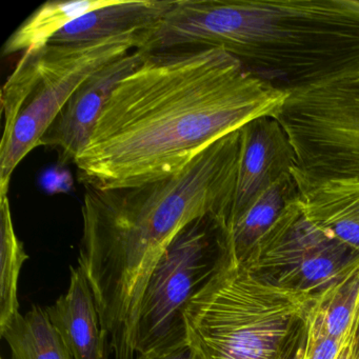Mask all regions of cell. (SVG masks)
<instances>
[{
  "label": "cell",
  "mask_w": 359,
  "mask_h": 359,
  "mask_svg": "<svg viewBox=\"0 0 359 359\" xmlns=\"http://www.w3.org/2000/svg\"><path fill=\"white\" fill-rule=\"evenodd\" d=\"M115 0H67L48 1L33 12L13 34L7 39L3 48V55L24 53L27 50L48 45L52 37L81 16L108 7Z\"/></svg>",
  "instance_id": "14"
},
{
  "label": "cell",
  "mask_w": 359,
  "mask_h": 359,
  "mask_svg": "<svg viewBox=\"0 0 359 359\" xmlns=\"http://www.w3.org/2000/svg\"><path fill=\"white\" fill-rule=\"evenodd\" d=\"M334 147L344 173L358 177L359 83L351 86L340 100L334 123Z\"/></svg>",
  "instance_id": "18"
},
{
  "label": "cell",
  "mask_w": 359,
  "mask_h": 359,
  "mask_svg": "<svg viewBox=\"0 0 359 359\" xmlns=\"http://www.w3.org/2000/svg\"><path fill=\"white\" fill-rule=\"evenodd\" d=\"M306 337H308V325L304 330L299 337L294 342L293 346L290 348L289 352L283 359H302L304 358V351H306Z\"/></svg>",
  "instance_id": "21"
},
{
  "label": "cell",
  "mask_w": 359,
  "mask_h": 359,
  "mask_svg": "<svg viewBox=\"0 0 359 359\" xmlns=\"http://www.w3.org/2000/svg\"><path fill=\"white\" fill-rule=\"evenodd\" d=\"M287 95L219 48L146 53L75 159L79 180L110 190L169 177L249 121L274 116Z\"/></svg>",
  "instance_id": "1"
},
{
  "label": "cell",
  "mask_w": 359,
  "mask_h": 359,
  "mask_svg": "<svg viewBox=\"0 0 359 359\" xmlns=\"http://www.w3.org/2000/svg\"><path fill=\"white\" fill-rule=\"evenodd\" d=\"M344 341L317 335L308 330L306 351L302 359H336Z\"/></svg>",
  "instance_id": "19"
},
{
  "label": "cell",
  "mask_w": 359,
  "mask_h": 359,
  "mask_svg": "<svg viewBox=\"0 0 359 359\" xmlns=\"http://www.w3.org/2000/svg\"><path fill=\"white\" fill-rule=\"evenodd\" d=\"M70 271L68 291L46 309L50 320L73 359H108V339L93 292L79 266H71Z\"/></svg>",
  "instance_id": "10"
},
{
  "label": "cell",
  "mask_w": 359,
  "mask_h": 359,
  "mask_svg": "<svg viewBox=\"0 0 359 359\" xmlns=\"http://www.w3.org/2000/svg\"><path fill=\"white\" fill-rule=\"evenodd\" d=\"M299 203L311 222L359 253V177L308 184Z\"/></svg>",
  "instance_id": "12"
},
{
  "label": "cell",
  "mask_w": 359,
  "mask_h": 359,
  "mask_svg": "<svg viewBox=\"0 0 359 359\" xmlns=\"http://www.w3.org/2000/svg\"><path fill=\"white\" fill-rule=\"evenodd\" d=\"M315 300L264 283L229 257L189 302L187 338L195 359H283Z\"/></svg>",
  "instance_id": "4"
},
{
  "label": "cell",
  "mask_w": 359,
  "mask_h": 359,
  "mask_svg": "<svg viewBox=\"0 0 359 359\" xmlns=\"http://www.w3.org/2000/svg\"><path fill=\"white\" fill-rule=\"evenodd\" d=\"M241 266L264 283L317 298L359 271V253L285 207Z\"/></svg>",
  "instance_id": "7"
},
{
  "label": "cell",
  "mask_w": 359,
  "mask_h": 359,
  "mask_svg": "<svg viewBox=\"0 0 359 359\" xmlns=\"http://www.w3.org/2000/svg\"><path fill=\"white\" fill-rule=\"evenodd\" d=\"M144 55L146 52L135 50L86 79L56 115L39 146L55 151L62 165L74 163L89 142L102 109L115 88L142 62Z\"/></svg>",
  "instance_id": "8"
},
{
  "label": "cell",
  "mask_w": 359,
  "mask_h": 359,
  "mask_svg": "<svg viewBox=\"0 0 359 359\" xmlns=\"http://www.w3.org/2000/svg\"><path fill=\"white\" fill-rule=\"evenodd\" d=\"M359 304V271L315 300L308 330L342 341L348 335Z\"/></svg>",
  "instance_id": "17"
},
{
  "label": "cell",
  "mask_w": 359,
  "mask_h": 359,
  "mask_svg": "<svg viewBox=\"0 0 359 359\" xmlns=\"http://www.w3.org/2000/svg\"><path fill=\"white\" fill-rule=\"evenodd\" d=\"M135 359H195L189 342L138 354Z\"/></svg>",
  "instance_id": "20"
},
{
  "label": "cell",
  "mask_w": 359,
  "mask_h": 359,
  "mask_svg": "<svg viewBox=\"0 0 359 359\" xmlns=\"http://www.w3.org/2000/svg\"><path fill=\"white\" fill-rule=\"evenodd\" d=\"M239 130L184 170L142 186L86 188L79 266L115 359H135L140 306L149 278L172 241L208 215L228 222L238 171Z\"/></svg>",
  "instance_id": "2"
},
{
  "label": "cell",
  "mask_w": 359,
  "mask_h": 359,
  "mask_svg": "<svg viewBox=\"0 0 359 359\" xmlns=\"http://www.w3.org/2000/svg\"><path fill=\"white\" fill-rule=\"evenodd\" d=\"M239 135L241 150L236 187L226 228L247 210L260 193L279 178L291 174L296 163L293 144L274 116H262L249 121L239 129Z\"/></svg>",
  "instance_id": "9"
},
{
  "label": "cell",
  "mask_w": 359,
  "mask_h": 359,
  "mask_svg": "<svg viewBox=\"0 0 359 359\" xmlns=\"http://www.w3.org/2000/svg\"><path fill=\"white\" fill-rule=\"evenodd\" d=\"M336 359H352V329L344 341L342 342L341 348H340Z\"/></svg>",
  "instance_id": "23"
},
{
  "label": "cell",
  "mask_w": 359,
  "mask_h": 359,
  "mask_svg": "<svg viewBox=\"0 0 359 359\" xmlns=\"http://www.w3.org/2000/svg\"><path fill=\"white\" fill-rule=\"evenodd\" d=\"M352 359H359V304L352 327Z\"/></svg>",
  "instance_id": "22"
},
{
  "label": "cell",
  "mask_w": 359,
  "mask_h": 359,
  "mask_svg": "<svg viewBox=\"0 0 359 359\" xmlns=\"http://www.w3.org/2000/svg\"><path fill=\"white\" fill-rule=\"evenodd\" d=\"M29 255L14 229L9 196L0 198V332L20 314L18 280Z\"/></svg>",
  "instance_id": "16"
},
{
  "label": "cell",
  "mask_w": 359,
  "mask_h": 359,
  "mask_svg": "<svg viewBox=\"0 0 359 359\" xmlns=\"http://www.w3.org/2000/svg\"><path fill=\"white\" fill-rule=\"evenodd\" d=\"M224 222L198 218L174 238L147 283L136 333V353L188 342L184 312L193 297L228 262Z\"/></svg>",
  "instance_id": "6"
},
{
  "label": "cell",
  "mask_w": 359,
  "mask_h": 359,
  "mask_svg": "<svg viewBox=\"0 0 359 359\" xmlns=\"http://www.w3.org/2000/svg\"><path fill=\"white\" fill-rule=\"evenodd\" d=\"M213 48L287 92L359 75V0H177L138 50Z\"/></svg>",
  "instance_id": "3"
},
{
  "label": "cell",
  "mask_w": 359,
  "mask_h": 359,
  "mask_svg": "<svg viewBox=\"0 0 359 359\" xmlns=\"http://www.w3.org/2000/svg\"><path fill=\"white\" fill-rule=\"evenodd\" d=\"M137 34L83 45L27 50L1 90L4 135L0 147V198L20 161L39 147L43 134L77 88L110 62L138 50Z\"/></svg>",
  "instance_id": "5"
},
{
  "label": "cell",
  "mask_w": 359,
  "mask_h": 359,
  "mask_svg": "<svg viewBox=\"0 0 359 359\" xmlns=\"http://www.w3.org/2000/svg\"><path fill=\"white\" fill-rule=\"evenodd\" d=\"M0 335L11 348L12 359H73L47 310L39 306L20 313Z\"/></svg>",
  "instance_id": "15"
},
{
  "label": "cell",
  "mask_w": 359,
  "mask_h": 359,
  "mask_svg": "<svg viewBox=\"0 0 359 359\" xmlns=\"http://www.w3.org/2000/svg\"><path fill=\"white\" fill-rule=\"evenodd\" d=\"M298 197L299 189L292 174L283 176L260 193L247 210L224 229L230 259L243 264L281 212Z\"/></svg>",
  "instance_id": "13"
},
{
  "label": "cell",
  "mask_w": 359,
  "mask_h": 359,
  "mask_svg": "<svg viewBox=\"0 0 359 359\" xmlns=\"http://www.w3.org/2000/svg\"><path fill=\"white\" fill-rule=\"evenodd\" d=\"M172 1L115 0L74 20L56 33L49 43L83 45L112 37L137 34L152 28L168 11Z\"/></svg>",
  "instance_id": "11"
}]
</instances>
